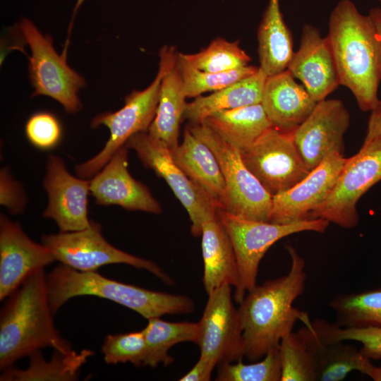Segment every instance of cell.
<instances>
[{"label":"cell","mask_w":381,"mask_h":381,"mask_svg":"<svg viewBox=\"0 0 381 381\" xmlns=\"http://www.w3.org/2000/svg\"><path fill=\"white\" fill-rule=\"evenodd\" d=\"M286 249L291 262L289 272L256 284L239 303L245 357L250 362L260 360L268 351L278 348L298 320L304 324L310 320L306 312L293 306L305 291L306 262L293 246H288Z\"/></svg>","instance_id":"obj_1"},{"label":"cell","mask_w":381,"mask_h":381,"mask_svg":"<svg viewBox=\"0 0 381 381\" xmlns=\"http://www.w3.org/2000/svg\"><path fill=\"white\" fill-rule=\"evenodd\" d=\"M327 38L340 85L353 95L363 111H371L380 99L381 43L369 16L351 0H341L329 19Z\"/></svg>","instance_id":"obj_2"},{"label":"cell","mask_w":381,"mask_h":381,"mask_svg":"<svg viewBox=\"0 0 381 381\" xmlns=\"http://www.w3.org/2000/svg\"><path fill=\"white\" fill-rule=\"evenodd\" d=\"M44 268L30 274L8 297L0 313V369L42 348L64 353L71 344L55 327L47 294Z\"/></svg>","instance_id":"obj_3"},{"label":"cell","mask_w":381,"mask_h":381,"mask_svg":"<svg viewBox=\"0 0 381 381\" xmlns=\"http://www.w3.org/2000/svg\"><path fill=\"white\" fill-rule=\"evenodd\" d=\"M46 282L54 315L69 299L80 296L110 300L147 320L166 314H187L195 308L186 296L149 290L108 279L97 271L81 272L61 263L46 275Z\"/></svg>","instance_id":"obj_4"},{"label":"cell","mask_w":381,"mask_h":381,"mask_svg":"<svg viewBox=\"0 0 381 381\" xmlns=\"http://www.w3.org/2000/svg\"><path fill=\"white\" fill-rule=\"evenodd\" d=\"M217 215L224 227L235 253L239 284L234 298L240 303L256 286L259 265L267 250L279 240L302 231L323 233L329 222L322 218L279 224L250 220L218 208Z\"/></svg>","instance_id":"obj_5"},{"label":"cell","mask_w":381,"mask_h":381,"mask_svg":"<svg viewBox=\"0 0 381 381\" xmlns=\"http://www.w3.org/2000/svg\"><path fill=\"white\" fill-rule=\"evenodd\" d=\"M174 49L169 46L160 49L157 74L147 88L134 90L127 95L125 104L120 109L114 112H104L92 119L91 127L106 126L109 131V138L97 155L76 166L75 172L79 177L91 179L131 136L148 131L156 114L162 79Z\"/></svg>","instance_id":"obj_6"},{"label":"cell","mask_w":381,"mask_h":381,"mask_svg":"<svg viewBox=\"0 0 381 381\" xmlns=\"http://www.w3.org/2000/svg\"><path fill=\"white\" fill-rule=\"evenodd\" d=\"M187 127L212 150L219 164L226 192L220 209L243 219L269 222L272 195L246 167L239 149L204 123H190Z\"/></svg>","instance_id":"obj_7"},{"label":"cell","mask_w":381,"mask_h":381,"mask_svg":"<svg viewBox=\"0 0 381 381\" xmlns=\"http://www.w3.org/2000/svg\"><path fill=\"white\" fill-rule=\"evenodd\" d=\"M19 30L31 52L28 66L34 87L31 97L47 96L60 103L67 113L78 112L82 108L78 92L85 86V80L67 64V48L59 54L52 38L42 34L27 18L22 19Z\"/></svg>","instance_id":"obj_8"},{"label":"cell","mask_w":381,"mask_h":381,"mask_svg":"<svg viewBox=\"0 0 381 381\" xmlns=\"http://www.w3.org/2000/svg\"><path fill=\"white\" fill-rule=\"evenodd\" d=\"M43 243L55 261L81 272H95L102 266L126 264L151 272L167 284L172 279L157 264L124 252L109 243L102 234L101 225L92 221L82 230L43 235Z\"/></svg>","instance_id":"obj_9"},{"label":"cell","mask_w":381,"mask_h":381,"mask_svg":"<svg viewBox=\"0 0 381 381\" xmlns=\"http://www.w3.org/2000/svg\"><path fill=\"white\" fill-rule=\"evenodd\" d=\"M381 181V135L363 144L359 152L347 160L329 195L310 214L342 228L358 224L356 205L370 188Z\"/></svg>","instance_id":"obj_10"},{"label":"cell","mask_w":381,"mask_h":381,"mask_svg":"<svg viewBox=\"0 0 381 381\" xmlns=\"http://www.w3.org/2000/svg\"><path fill=\"white\" fill-rule=\"evenodd\" d=\"M142 163L165 180L176 197L186 210L193 236H201L202 224L217 218V202L192 181L172 159L170 149L147 132H140L126 142Z\"/></svg>","instance_id":"obj_11"},{"label":"cell","mask_w":381,"mask_h":381,"mask_svg":"<svg viewBox=\"0 0 381 381\" xmlns=\"http://www.w3.org/2000/svg\"><path fill=\"white\" fill-rule=\"evenodd\" d=\"M239 150L246 167L272 196L292 188L310 172L296 146L293 132L272 126Z\"/></svg>","instance_id":"obj_12"},{"label":"cell","mask_w":381,"mask_h":381,"mask_svg":"<svg viewBox=\"0 0 381 381\" xmlns=\"http://www.w3.org/2000/svg\"><path fill=\"white\" fill-rule=\"evenodd\" d=\"M232 286L224 285L207 294L202 315L198 322L200 356L217 365L236 362L245 356L243 329L238 309L231 298Z\"/></svg>","instance_id":"obj_13"},{"label":"cell","mask_w":381,"mask_h":381,"mask_svg":"<svg viewBox=\"0 0 381 381\" xmlns=\"http://www.w3.org/2000/svg\"><path fill=\"white\" fill-rule=\"evenodd\" d=\"M90 184V180L71 174L60 157L50 155L43 179L48 195L43 217L53 219L60 232L88 227L92 222L88 218Z\"/></svg>","instance_id":"obj_14"},{"label":"cell","mask_w":381,"mask_h":381,"mask_svg":"<svg viewBox=\"0 0 381 381\" xmlns=\"http://www.w3.org/2000/svg\"><path fill=\"white\" fill-rule=\"evenodd\" d=\"M350 114L337 99L318 102L308 117L293 132L296 146L311 171L332 153L343 154L344 135Z\"/></svg>","instance_id":"obj_15"},{"label":"cell","mask_w":381,"mask_h":381,"mask_svg":"<svg viewBox=\"0 0 381 381\" xmlns=\"http://www.w3.org/2000/svg\"><path fill=\"white\" fill-rule=\"evenodd\" d=\"M347 160L332 153L292 188L272 196L270 222L279 224L310 219L329 195Z\"/></svg>","instance_id":"obj_16"},{"label":"cell","mask_w":381,"mask_h":381,"mask_svg":"<svg viewBox=\"0 0 381 381\" xmlns=\"http://www.w3.org/2000/svg\"><path fill=\"white\" fill-rule=\"evenodd\" d=\"M55 261L43 244L30 239L20 224L0 216V301L15 291L28 277Z\"/></svg>","instance_id":"obj_17"},{"label":"cell","mask_w":381,"mask_h":381,"mask_svg":"<svg viewBox=\"0 0 381 381\" xmlns=\"http://www.w3.org/2000/svg\"><path fill=\"white\" fill-rule=\"evenodd\" d=\"M128 147L119 148L90 179V194L101 205H119L128 210L161 214L162 209L149 188L130 174Z\"/></svg>","instance_id":"obj_18"},{"label":"cell","mask_w":381,"mask_h":381,"mask_svg":"<svg viewBox=\"0 0 381 381\" xmlns=\"http://www.w3.org/2000/svg\"><path fill=\"white\" fill-rule=\"evenodd\" d=\"M287 70L317 102L326 99L340 85L328 38L322 37L318 29L310 24L303 25L300 47L294 53Z\"/></svg>","instance_id":"obj_19"},{"label":"cell","mask_w":381,"mask_h":381,"mask_svg":"<svg viewBox=\"0 0 381 381\" xmlns=\"http://www.w3.org/2000/svg\"><path fill=\"white\" fill-rule=\"evenodd\" d=\"M317 103L287 69L267 77L260 104L272 126L294 132Z\"/></svg>","instance_id":"obj_20"},{"label":"cell","mask_w":381,"mask_h":381,"mask_svg":"<svg viewBox=\"0 0 381 381\" xmlns=\"http://www.w3.org/2000/svg\"><path fill=\"white\" fill-rule=\"evenodd\" d=\"M297 332L315 359L317 380H343L353 370L361 372L368 359L355 346L329 339L320 319L308 320Z\"/></svg>","instance_id":"obj_21"},{"label":"cell","mask_w":381,"mask_h":381,"mask_svg":"<svg viewBox=\"0 0 381 381\" xmlns=\"http://www.w3.org/2000/svg\"><path fill=\"white\" fill-rule=\"evenodd\" d=\"M170 152L175 163L186 176L222 208L225 200V182L212 150L186 127L181 143Z\"/></svg>","instance_id":"obj_22"},{"label":"cell","mask_w":381,"mask_h":381,"mask_svg":"<svg viewBox=\"0 0 381 381\" xmlns=\"http://www.w3.org/2000/svg\"><path fill=\"white\" fill-rule=\"evenodd\" d=\"M203 284L207 294L224 285L236 289L238 270L231 240L217 218L205 222L202 227Z\"/></svg>","instance_id":"obj_23"},{"label":"cell","mask_w":381,"mask_h":381,"mask_svg":"<svg viewBox=\"0 0 381 381\" xmlns=\"http://www.w3.org/2000/svg\"><path fill=\"white\" fill-rule=\"evenodd\" d=\"M176 49L162 79L158 105L147 133L171 150L179 145L180 125L188 103L184 84L176 66Z\"/></svg>","instance_id":"obj_24"},{"label":"cell","mask_w":381,"mask_h":381,"mask_svg":"<svg viewBox=\"0 0 381 381\" xmlns=\"http://www.w3.org/2000/svg\"><path fill=\"white\" fill-rule=\"evenodd\" d=\"M267 77L259 68L249 77L208 95L195 97L188 103L183 118L191 123H201L217 111L260 104Z\"/></svg>","instance_id":"obj_25"},{"label":"cell","mask_w":381,"mask_h":381,"mask_svg":"<svg viewBox=\"0 0 381 381\" xmlns=\"http://www.w3.org/2000/svg\"><path fill=\"white\" fill-rule=\"evenodd\" d=\"M257 37L259 68L267 76L286 70L294 52L292 36L284 20L279 0H269Z\"/></svg>","instance_id":"obj_26"},{"label":"cell","mask_w":381,"mask_h":381,"mask_svg":"<svg viewBox=\"0 0 381 381\" xmlns=\"http://www.w3.org/2000/svg\"><path fill=\"white\" fill-rule=\"evenodd\" d=\"M94 352L83 349L68 353L54 350L47 361L40 350L31 353L25 369L11 367L2 371L1 381H73L77 380L80 369Z\"/></svg>","instance_id":"obj_27"},{"label":"cell","mask_w":381,"mask_h":381,"mask_svg":"<svg viewBox=\"0 0 381 381\" xmlns=\"http://www.w3.org/2000/svg\"><path fill=\"white\" fill-rule=\"evenodd\" d=\"M201 123L239 150L251 145L272 126L261 104L217 111Z\"/></svg>","instance_id":"obj_28"},{"label":"cell","mask_w":381,"mask_h":381,"mask_svg":"<svg viewBox=\"0 0 381 381\" xmlns=\"http://www.w3.org/2000/svg\"><path fill=\"white\" fill-rule=\"evenodd\" d=\"M147 320V325L143 329L146 343L143 366L156 368L160 363L168 366L174 361L168 353L173 346L185 341L197 344L198 322H169L162 320L160 317Z\"/></svg>","instance_id":"obj_29"},{"label":"cell","mask_w":381,"mask_h":381,"mask_svg":"<svg viewBox=\"0 0 381 381\" xmlns=\"http://www.w3.org/2000/svg\"><path fill=\"white\" fill-rule=\"evenodd\" d=\"M341 327L381 328V288L336 295L329 302Z\"/></svg>","instance_id":"obj_30"},{"label":"cell","mask_w":381,"mask_h":381,"mask_svg":"<svg viewBox=\"0 0 381 381\" xmlns=\"http://www.w3.org/2000/svg\"><path fill=\"white\" fill-rule=\"evenodd\" d=\"M176 66L183 80L187 97H197L208 92H215L255 74L259 67L248 65L226 72H208L193 66L176 52Z\"/></svg>","instance_id":"obj_31"},{"label":"cell","mask_w":381,"mask_h":381,"mask_svg":"<svg viewBox=\"0 0 381 381\" xmlns=\"http://www.w3.org/2000/svg\"><path fill=\"white\" fill-rule=\"evenodd\" d=\"M195 68L208 72H226L248 65L250 56L239 46L238 41H228L217 37L200 52L183 54Z\"/></svg>","instance_id":"obj_32"},{"label":"cell","mask_w":381,"mask_h":381,"mask_svg":"<svg viewBox=\"0 0 381 381\" xmlns=\"http://www.w3.org/2000/svg\"><path fill=\"white\" fill-rule=\"evenodd\" d=\"M282 365L281 381H315V359L299 334L291 332L284 336L279 346Z\"/></svg>","instance_id":"obj_33"},{"label":"cell","mask_w":381,"mask_h":381,"mask_svg":"<svg viewBox=\"0 0 381 381\" xmlns=\"http://www.w3.org/2000/svg\"><path fill=\"white\" fill-rule=\"evenodd\" d=\"M282 365L279 347L268 351L262 361L245 364L242 360L236 363L218 365L216 380L219 381H281Z\"/></svg>","instance_id":"obj_34"},{"label":"cell","mask_w":381,"mask_h":381,"mask_svg":"<svg viewBox=\"0 0 381 381\" xmlns=\"http://www.w3.org/2000/svg\"><path fill=\"white\" fill-rule=\"evenodd\" d=\"M101 351L108 364L131 363L135 367L143 366L146 353L143 332L108 334L104 339Z\"/></svg>","instance_id":"obj_35"},{"label":"cell","mask_w":381,"mask_h":381,"mask_svg":"<svg viewBox=\"0 0 381 381\" xmlns=\"http://www.w3.org/2000/svg\"><path fill=\"white\" fill-rule=\"evenodd\" d=\"M327 336L335 341H354L362 344V355L373 360L381 359V328L375 327H341L322 320Z\"/></svg>","instance_id":"obj_36"},{"label":"cell","mask_w":381,"mask_h":381,"mask_svg":"<svg viewBox=\"0 0 381 381\" xmlns=\"http://www.w3.org/2000/svg\"><path fill=\"white\" fill-rule=\"evenodd\" d=\"M25 133L28 141L35 147L49 150L56 147L61 140L63 128L57 116L52 112L40 111L27 120Z\"/></svg>","instance_id":"obj_37"},{"label":"cell","mask_w":381,"mask_h":381,"mask_svg":"<svg viewBox=\"0 0 381 381\" xmlns=\"http://www.w3.org/2000/svg\"><path fill=\"white\" fill-rule=\"evenodd\" d=\"M0 203L11 214L21 213L26 203L21 186L12 178L6 168L0 172Z\"/></svg>","instance_id":"obj_38"},{"label":"cell","mask_w":381,"mask_h":381,"mask_svg":"<svg viewBox=\"0 0 381 381\" xmlns=\"http://www.w3.org/2000/svg\"><path fill=\"white\" fill-rule=\"evenodd\" d=\"M216 365L213 361L200 356L195 365L179 381H208Z\"/></svg>","instance_id":"obj_39"},{"label":"cell","mask_w":381,"mask_h":381,"mask_svg":"<svg viewBox=\"0 0 381 381\" xmlns=\"http://www.w3.org/2000/svg\"><path fill=\"white\" fill-rule=\"evenodd\" d=\"M381 135V100L370 111L367 130L363 144H365Z\"/></svg>","instance_id":"obj_40"},{"label":"cell","mask_w":381,"mask_h":381,"mask_svg":"<svg viewBox=\"0 0 381 381\" xmlns=\"http://www.w3.org/2000/svg\"><path fill=\"white\" fill-rule=\"evenodd\" d=\"M361 373L370 377L374 381H381V365L376 366L368 358L361 371Z\"/></svg>","instance_id":"obj_41"},{"label":"cell","mask_w":381,"mask_h":381,"mask_svg":"<svg viewBox=\"0 0 381 381\" xmlns=\"http://www.w3.org/2000/svg\"><path fill=\"white\" fill-rule=\"evenodd\" d=\"M381 43V8L374 7L369 11Z\"/></svg>","instance_id":"obj_42"},{"label":"cell","mask_w":381,"mask_h":381,"mask_svg":"<svg viewBox=\"0 0 381 381\" xmlns=\"http://www.w3.org/2000/svg\"><path fill=\"white\" fill-rule=\"evenodd\" d=\"M84 1L85 0H77L76 1L75 5V7H74V9H73V16L71 18V23H70L69 28H68V32L69 33H70V32H71L70 30H71V28H72V26H73L74 18H75L78 11V9L81 6V5L83 4Z\"/></svg>","instance_id":"obj_43"},{"label":"cell","mask_w":381,"mask_h":381,"mask_svg":"<svg viewBox=\"0 0 381 381\" xmlns=\"http://www.w3.org/2000/svg\"><path fill=\"white\" fill-rule=\"evenodd\" d=\"M381 2V0H379Z\"/></svg>","instance_id":"obj_44"},{"label":"cell","mask_w":381,"mask_h":381,"mask_svg":"<svg viewBox=\"0 0 381 381\" xmlns=\"http://www.w3.org/2000/svg\"><path fill=\"white\" fill-rule=\"evenodd\" d=\"M380 136V135H379Z\"/></svg>","instance_id":"obj_45"}]
</instances>
